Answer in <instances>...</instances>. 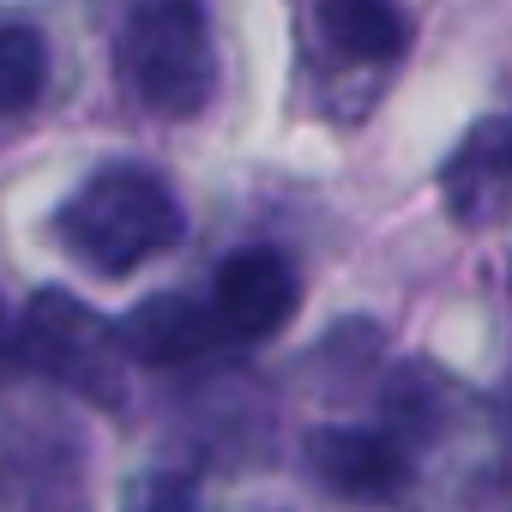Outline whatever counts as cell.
<instances>
[{"mask_svg":"<svg viewBox=\"0 0 512 512\" xmlns=\"http://www.w3.org/2000/svg\"><path fill=\"white\" fill-rule=\"evenodd\" d=\"M55 235L91 272L127 278L133 266L157 260V253H169L181 241V205H175V193L157 175L109 169V175H91L55 211Z\"/></svg>","mask_w":512,"mask_h":512,"instance_id":"1","label":"cell"},{"mask_svg":"<svg viewBox=\"0 0 512 512\" xmlns=\"http://www.w3.org/2000/svg\"><path fill=\"white\" fill-rule=\"evenodd\" d=\"M133 97L169 121L199 115L211 103L217 85V55H211V31L193 0H151L133 13L127 43H121Z\"/></svg>","mask_w":512,"mask_h":512,"instance_id":"2","label":"cell"},{"mask_svg":"<svg viewBox=\"0 0 512 512\" xmlns=\"http://www.w3.org/2000/svg\"><path fill=\"white\" fill-rule=\"evenodd\" d=\"M19 350H25L43 374L67 380L79 398H103V404L121 398V356H127L121 326L109 332V326H103L85 302H73L67 290H43V296L25 308V320H19Z\"/></svg>","mask_w":512,"mask_h":512,"instance_id":"3","label":"cell"},{"mask_svg":"<svg viewBox=\"0 0 512 512\" xmlns=\"http://www.w3.org/2000/svg\"><path fill=\"white\" fill-rule=\"evenodd\" d=\"M296 296H302V284L278 247H241L217 266L211 314H217L223 338H272L296 314Z\"/></svg>","mask_w":512,"mask_h":512,"instance_id":"4","label":"cell"},{"mask_svg":"<svg viewBox=\"0 0 512 512\" xmlns=\"http://www.w3.org/2000/svg\"><path fill=\"white\" fill-rule=\"evenodd\" d=\"M446 205L470 229H488L512 211V127L482 121L464 151L446 163Z\"/></svg>","mask_w":512,"mask_h":512,"instance_id":"5","label":"cell"},{"mask_svg":"<svg viewBox=\"0 0 512 512\" xmlns=\"http://www.w3.org/2000/svg\"><path fill=\"white\" fill-rule=\"evenodd\" d=\"M223 338L217 314L199 308L193 296L181 290H163V296H145L127 320H121V344L127 356L151 362V368H169V362H193L199 350H211Z\"/></svg>","mask_w":512,"mask_h":512,"instance_id":"6","label":"cell"},{"mask_svg":"<svg viewBox=\"0 0 512 512\" xmlns=\"http://www.w3.org/2000/svg\"><path fill=\"white\" fill-rule=\"evenodd\" d=\"M308 458H314V476L350 500H392L404 488V458L386 446V434H368V428H320L308 440Z\"/></svg>","mask_w":512,"mask_h":512,"instance_id":"7","label":"cell"},{"mask_svg":"<svg viewBox=\"0 0 512 512\" xmlns=\"http://www.w3.org/2000/svg\"><path fill=\"white\" fill-rule=\"evenodd\" d=\"M320 37L362 67H386L410 49V13L398 0H320Z\"/></svg>","mask_w":512,"mask_h":512,"instance_id":"8","label":"cell"},{"mask_svg":"<svg viewBox=\"0 0 512 512\" xmlns=\"http://www.w3.org/2000/svg\"><path fill=\"white\" fill-rule=\"evenodd\" d=\"M49 49L31 25H0V115H25L43 97Z\"/></svg>","mask_w":512,"mask_h":512,"instance_id":"9","label":"cell"}]
</instances>
